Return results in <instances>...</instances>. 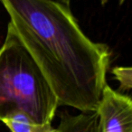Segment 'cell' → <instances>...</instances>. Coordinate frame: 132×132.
Returning a JSON list of instances; mask_svg holds the SVG:
<instances>
[{
	"label": "cell",
	"instance_id": "obj_3",
	"mask_svg": "<svg viewBox=\"0 0 132 132\" xmlns=\"http://www.w3.org/2000/svg\"><path fill=\"white\" fill-rule=\"evenodd\" d=\"M99 132H132V101L128 96L104 87L96 110Z\"/></svg>",
	"mask_w": 132,
	"mask_h": 132
},
{
	"label": "cell",
	"instance_id": "obj_4",
	"mask_svg": "<svg viewBox=\"0 0 132 132\" xmlns=\"http://www.w3.org/2000/svg\"><path fill=\"white\" fill-rule=\"evenodd\" d=\"M55 132H99L98 115L96 112H81L71 115L63 112Z\"/></svg>",
	"mask_w": 132,
	"mask_h": 132
},
{
	"label": "cell",
	"instance_id": "obj_5",
	"mask_svg": "<svg viewBox=\"0 0 132 132\" xmlns=\"http://www.w3.org/2000/svg\"><path fill=\"white\" fill-rule=\"evenodd\" d=\"M3 123L11 132H55L52 123L40 124L23 112H15L3 119Z\"/></svg>",
	"mask_w": 132,
	"mask_h": 132
},
{
	"label": "cell",
	"instance_id": "obj_8",
	"mask_svg": "<svg viewBox=\"0 0 132 132\" xmlns=\"http://www.w3.org/2000/svg\"><path fill=\"white\" fill-rule=\"evenodd\" d=\"M122 1H124V0H121V2H122Z\"/></svg>",
	"mask_w": 132,
	"mask_h": 132
},
{
	"label": "cell",
	"instance_id": "obj_2",
	"mask_svg": "<svg viewBox=\"0 0 132 132\" xmlns=\"http://www.w3.org/2000/svg\"><path fill=\"white\" fill-rule=\"evenodd\" d=\"M58 106L47 80L9 23L0 47V121L23 112L37 123H52Z\"/></svg>",
	"mask_w": 132,
	"mask_h": 132
},
{
	"label": "cell",
	"instance_id": "obj_6",
	"mask_svg": "<svg viewBox=\"0 0 132 132\" xmlns=\"http://www.w3.org/2000/svg\"><path fill=\"white\" fill-rule=\"evenodd\" d=\"M115 79L119 82L120 89L129 92L132 87V70L130 67H115L112 70Z\"/></svg>",
	"mask_w": 132,
	"mask_h": 132
},
{
	"label": "cell",
	"instance_id": "obj_1",
	"mask_svg": "<svg viewBox=\"0 0 132 132\" xmlns=\"http://www.w3.org/2000/svg\"><path fill=\"white\" fill-rule=\"evenodd\" d=\"M0 2L59 105L95 112L107 84L108 46L85 35L69 6L53 0Z\"/></svg>",
	"mask_w": 132,
	"mask_h": 132
},
{
	"label": "cell",
	"instance_id": "obj_7",
	"mask_svg": "<svg viewBox=\"0 0 132 132\" xmlns=\"http://www.w3.org/2000/svg\"><path fill=\"white\" fill-rule=\"evenodd\" d=\"M53 1L58 2V3H60V4H62L66 6H70V3H71V0H53Z\"/></svg>",
	"mask_w": 132,
	"mask_h": 132
}]
</instances>
